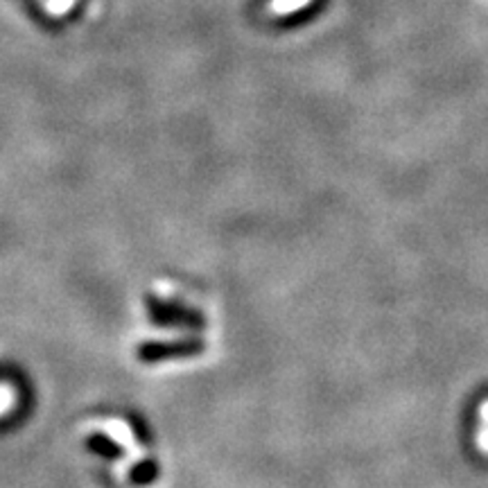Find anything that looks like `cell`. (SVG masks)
Returning <instances> with one entry per match:
<instances>
[{
	"instance_id": "6da1fadb",
	"label": "cell",
	"mask_w": 488,
	"mask_h": 488,
	"mask_svg": "<svg viewBox=\"0 0 488 488\" xmlns=\"http://www.w3.org/2000/svg\"><path fill=\"white\" fill-rule=\"evenodd\" d=\"M147 312L149 319L158 326L168 328H201L204 326V317L197 310L188 308V305L166 301V299L147 297Z\"/></svg>"
},
{
	"instance_id": "7a4b0ae2",
	"label": "cell",
	"mask_w": 488,
	"mask_h": 488,
	"mask_svg": "<svg viewBox=\"0 0 488 488\" xmlns=\"http://www.w3.org/2000/svg\"><path fill=\"white\" fill-rule=\"evenodd\" d=\"M204 341L195 337L175 341H145L138 346V360L143 364H157L172 358H192V355L204 353Z\"/></svg>"
},
{
	"instance_id": "3957f363",
	"label": "cell",
	"mask_w": 488,
	"mask_h": 488,
	"mask_svg": "<svg viewBox=\"0 0 488 488\" xmlns=\"http://www.w3.org/2000/svg\"><path fill=\"white\" fill-rule=\"evenodd\" d=\"M88 448H93L97 454H102V457H107V459H120L122 457L120 445L105 434H93L91 439H88Z\"/></svg>"
},
{
	"instance_id": "277c9868",
	"label": "cell",
	"mask_w": 488,
	"mask_h": 488,
	"mask_svg": "<svg viewBox=\"0 0 488 488\" xmlns=\"http://www.w3.org/2000/svg\"><path fill=\"white\" fill-rule=\"evenodd\" d=\"M157 475H158L157 466H154L152 462H147V463L136 466V471L131 473V482H134V484H149V482H152Z\"/></svg>"
}]
</instances>
